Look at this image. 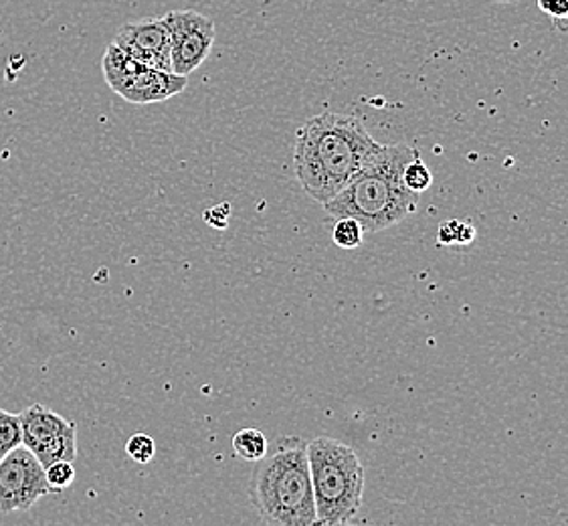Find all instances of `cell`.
<instances>
[{
  "mask_svg": "<svg viewBox=\"0 0 568 526\" xmlns=\"http://www.w3.org/2000/svg\"><path fill=\"white\" fill-rule=\"evenodd\" d=\"M53 494L45 476V466L31 449L14 447L0 459V513L31 510L37 500Z\"/></svg>",
  "mask_w": 568,
  "mask_h": 526,
  "instance_id": "52a82bcc",
  "label": "cell"
},
{
  "mask_svg": "<svg viewBox=\"0 0 568 526\" xmlns=\"http://www.w3.org/2000/svg\"><path fill=\"white\" fill-rule=\"evenodd\" d=\"M229 215H231V205H229V203H221V205L206 209L203 218H205V223H209L211 227H215V230H227Z\"/></svg>",
  "mask_w": 568,
  "mask_h": 526,
  "instance_id": "e0dca14e",
  "label": "cell"
},
{
  "mask_svg": "<svg viewBox=\"0 0 568 526\" xmlns=\"http://www.w3.org/2000/svg\"><path fill=\"white\" fill-rule=\"evenodd\" d=\"M171 33V69L176 75H191L201 68L215 43V23L193 9L164 14Z\"/></svg>",
  "mask_w": 568,
  "mask_h": 526,
  "instance_id": "ba28073f",
  "label": "cell"
},
{
  "mask_svg": "<svg viewBox=\"0 0 568 526\" xmlns=\"http://www.w3.org/2000/svg\"><path fill=\"white\" fill-rule=\"evenodd\" d=\"M381 149L383 144L368 134L356 115H314L297 130V181L307 195L324 205L353 183Z\"/></svg>",
  "mask_w": 568,
  "mask_h": 526,
  "instance_id": "6da1fadb",
  "label": "cell"
},
{
  "mask_svg": "<svg viewBox=\"0 0 568 526\" xmlns=\"http://www.w3.org/2000/svg\"><path fill=\"white\" fill-rule=\"evenodd\" d=\"M417 154L419 150L407 144H383L353 183L324 203L326 213L334 219H356L366 235L405 221L419 209V195L403 183V169Z\"/></svg>",
  "mask_w": 568,
  "mask_h": 526,
  "instance_id": "7a4b0ae2",
  "label": "cell"
},
{
  "mask_svg": "<svg viewBox=\"0 0 568 526\" xmlns=\"http://www.w3.org/2000/svg\"><path fill=\"white\" fill-rule=\"evenodd\" d=\"M363 225L353 218L336 219V225L332 230V240L341 247V250H358L364 241Z\"/></svg>",
  "mask_w": 568,
  "mask_h": 526,
  "instance_id": "7c38bea8",
  "label": "cell"
},
{
  "mask_svg": "<svg viewBox=\"0 0 568 526\" xmlns=\"http://www.w3.org/2000/svg\"><path fill=\"white\" fill-rule=\"evenodd\" d=\"M538 9L555 21H568V0H538Z\"/></svg>",
  "mask_w": 568,
  "mask_h": 526,
  "instance_id": "ac0fdd59",
  "label": "cell"
},
{
  "mask_svg": "<svg viewBox=\"0 0 568 526\" xmlns=\"http://www.w3.org/2000/svg\"><path fill=\"white\" fill-rule=\"evenodd\" d=\"M115 45L125 51L138 63L149 68L171 69V33L164 17L142 19L136 23H128L115 33Z\"/></svg>",
  "mask_w": 568,
  "mask_h": 526,
  "instance_id": "9c48e42d",
  "label": "cell"
},
{
  "mask_svg": "<svg viewBox=\"0 0 568 526\" xmlns=\"http://www.w3.org/2000/svg\"><path fill=\"white\" fill-rule=\"evenodd\" d=\"M250 500L263 523L277 526L316 525V500L307 462V442L285 435L255 462Z\"/></svg>",
  "mask_w": 568,
  "mask_h": 526,
  "instance_id": "3957f363",
  "label": "cell"
},
{
  "mask_svg": "<svg viewBox=\"0 0 568 526\" xmlns=\"http://www.w3.org/2000/svg\"><path fill=\"white\" fill-rule=\"evenodd\" d=\"M478 231L464 219H447L437 230L439 245H469L476 241Z\"/></svg>",
  "mask_w": 568,
  "mask_h": 526,
  "instance_id": "8fae6325",
  "label": "cell"
},
{
  "mask_svg": "<svg viewBox=\"0 0 568 526\" xmlns=\"http://www.w3.org/2000/svg\"><path fill=\"white\" fill-rule=\"evenodd\" d=\"M307 462L316 500V525L353 523L363 508L364 468L353 447L332 437L307 444Z\"/></svg>",
  "mask_w": 568,
  "mask_h": 526,
  "instance_id": "277c9868",
  "label": "cell"
},
{
  "mask_svg": "<svg viewBox=\"0 0 568 526\" xmlns=\"http://www.w3.org/2000/svg\"><path fill=\"white\" fill-rule=\"evenodd\" d=\"M233 452L240 456L241 459H247V462H257L262 459L267 449H270V442L267 437L263 435V432L255 429V427H245L237 434L233 435Z\"/></svg>",
  "mask_w": 568,
  "mask_h": 526,
  "instance_id": "30bf717a",
  "label": "cell"
},
{
  "mask_svg": "<svg viewBox=\"0 0 568 526\" xmlns=\"http://www.w3.org/2000/svg\"><path fill=\"white\" fill-rule=\"evenodd\" d=\"M102 68L105 83L125 102L136 105L171 100L172 95L184 92L189 83L186 75L138 63L115 43H110L105 49Z\"/></svg>",
  "mask_w": 568,
  "mask_h": 526,
  "instance_id": "5b68a950",
  "label": "cell"
},
{
  "mask_svg": "<svg viewBox=\"0 0 568 526\" xmlns=\"http://www.w3.org/2000/svg\"><path fill=\"white\" fill-rule=\"evenodd\" d=\"M494 2H501V4H510V2H516V0H494Z\"/></svg>",
  "mask_w": 568,
  "mask_h": 526,
  "instance_id": "d6986e66",
  "label": "cell"
},
{
  "mask_svg": "<svg viewBox=\"0 0 568 526\" xmlns=\"http://www.w3.org/2000/svg\"><path fill=\"white\" fill-rule=\"evenodd\" d=\"M128 456L136 464H149L156 456V442L146 434H134L125 444Z\"/></svg>",
  "mask_w": 568,
  "mask_h": 526,
  "instance_id": "2e32d148",
  "label": "cell"
},
{
  "mask_svg": "<svg viewBox=\"0 0 568 526\" xmlns=\"http://www.w3.org/2000/svg\"><path fill=\"white\" fill-rule=\"evenodd\" d=\"M403 183L413 191V193H425L433 183V174L429 166L420 161V154H417L413 161L403 169Z\"/></svg>",
  "mask_w": 568,
  "mask_h": 526,
  "instance_id": "5bb4252c",
  "label": "cell"
},
{
  "mask_svg": "<svg viewBox=\"0 0 568 526\" xmlns=\"http://www.w3.org/2000/svg\"><path fill=\"white\" fill-rule=\"evenodd\" d=\"M47 482L53 488V493L65 490L75 482V466L69 459H58L45 468Z\"/></svg>",
  "mask_w": 568,
  "mask_h": 526,
  "instance_id": "9a60e30c",
  "label": "cell"
},
{
  "mask_svg": "<svg viewBox=\"0 0 568 526\" xmlns=\"http://www.w3.org/2000/svg\"><path fill=\"white\" fill-rule=\"evenodd\" d=\"M19 419L23 429V446L31 449L45 468L58 459L75 462L78 425L73 422L39 403L19 413Z\"/></svg>",
  "mask_w": 568,
  "mask_h": 526,
  "instance_id": "8992f818",
  "label": "cell"
},
{
  "mask_svg": "<svg viewBox=\"0 0 568 526\" xmlns=\"http://www.w3.org/2000/svg\"><path fill=\"white\" fill-rule=\"evenodd\" d=\"M19 446H23V429L19 415L0 409V459Z\"/></svg>",
  "mask_w": 568,
  "mask_h": 526,
  "instance_id": "4fadbf2b",
  "label": "cell"
}]
</instances>
